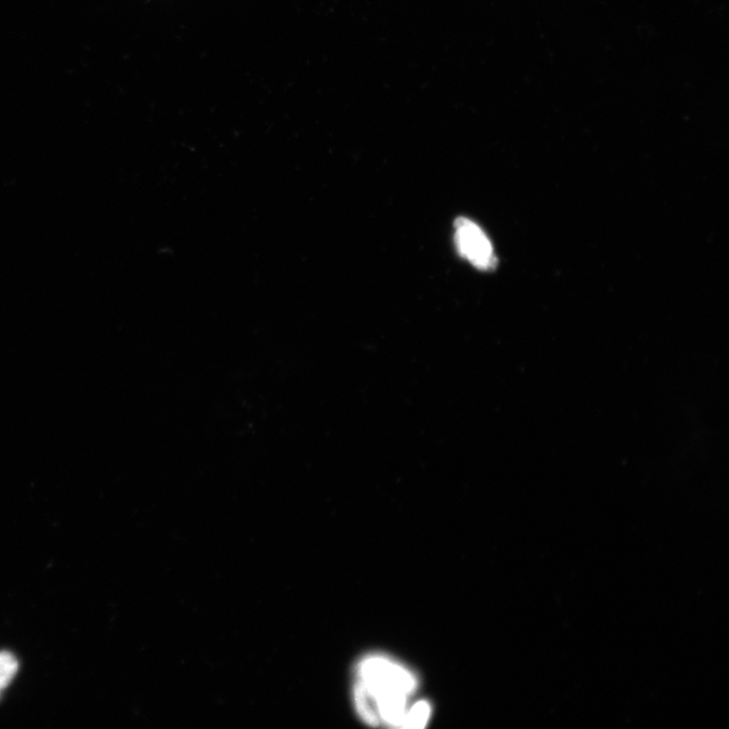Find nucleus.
I'll return each mask as SVG.
<instances>
[{
  "label": "nucleus",
  "instance_id": "1",
  "mask_svg": "<svg viewBox=\"0 0 729 729\" xmlns=\"http://www.w3.org/2000/svg\"><path fill=\"white\" fill-rule=\"evenodd\" d=\"M418 688L419 679L409 667L389 657L371 655L357 665L352 698L365 724L403 728L411 698Z\"/></svg>",
  "mask_w": 729,
  "mask_h": 729
},
{
  "label": "nucleus",
  "instance_id": "4",
  "mask_svg": "<svg viewBox=\"0 0 729 729\" xmlns=\"http://www.w3.org/2000/svg\"><path fill=\"white\" fill-rule=\"evenodd\" d=\"M18 664L9 652L0 654V689H4L17 672Z\"/></svg>",
  "mask_w": 729,
  "mask_h": 729
},
{
  "label": "nucleus",
  "instance_id": "2",
  "mask_svg": "<svg viewBox=\"0 0 729 729\" xmlns=\"http://www.w3.org/2000/svg\"><path fill=\"white\" fill-rule=\"evenodd\" d=\"M457 249L466 259L480 270H493L496 258L493 245L481 228L470 219L459 218L455 224Z\"/></svg>",
  "mask_w": 729,
  "mask_h": 729
},
{
  "label": "nucleus",
  "instance_id": "3",
  "mask_svg": "<svg viewBox=\"0 0 729 729\" xmlns=\"http://www.w3.org/2000/svg\"><path fill=\"white\" fill-rule=\"evenodd\" d=\"M432 715L431 704L426 700H420L411 705L406 713L403 728L420 729L424 728Z\"/></svg>",
  "mask_w": 729,
  "mask_h": 729
}]
</instances>
